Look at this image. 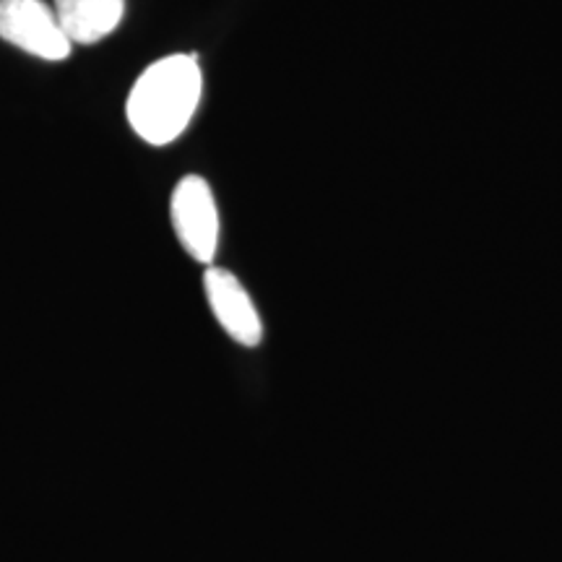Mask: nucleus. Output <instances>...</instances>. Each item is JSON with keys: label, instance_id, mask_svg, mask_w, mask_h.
<instances>
[{"label": "nucleus", "instance_id": "f257e3e1", "mask_svg": "<svg viewBox=\"0 0 562 562\" xmlns=\"http://www.w3.org/2000/svg\"><path fill=\"white\" fill-rule=\"evenodd\" d=\"M203 70L195 55H167L151 63L133 83L125 115L138 138L151 146L178 140L199 112Z\"/></svg>", "mask_w": 562, "mask_h": 562}, {"label": "nucleus", "instance_id": "f03ea898", "mask_svg": "<svg viewBox=\"0 0 562 562\" xmlns=\"http://www.w3.org/2000/svg\"><path fill=\"white\" fill-rule=\"evenodd\" d=\"M170 216L182 250L203 266H211L220 248V209L214 191L201 175H186L172 191Z\"/></svg>", "mask_w": 562, "mask_h": 562}, {"label": "nucleus", "instance_id": "7ed1b4c3", "mask_svg": "<svg viewBox=\"0 0 562 562\" xmlns=\"http://www.w3.org/2000/svg\"><path fill=\"white\" fill-rule=\"evenodd\" d=\"M0 40L42 60H66L70 42L42 0H0Z\"/></svg>", "mask_w": 562, "mask_h": 562}, {"label": "nucleus", "instance_id": "20e7f679", "mask_svg": "<svg viewBox=\"0 0 562 562\" xmlns=\"http://www.w3.org/2000/svg\"><path fill=\"white\" fill-rule=\"evenodd\" d=\"M203 292H206L211 313L229 339L250 349L263 341V321L256 311V302L235 273L222 266H209L203 273Z\"/></svg>", "mask_w": 562, "mask_h": 562}, {"label": "nucleus", "instance_id": "39448f33", "mask_svg": "<svg viewBox=\"0 0 562 562\" xmlns=\"http://www.w3.org/2000/svg\"><path fill=\"white\" fill-rule=\"evenodd\" d=\"M55 19L70 45H94L117 30L125 0H53Z\"/></svg>", "mask_w": 562, "mask_h": 562}]
</instances>
